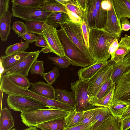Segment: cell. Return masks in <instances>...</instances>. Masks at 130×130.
Returning a JSON list of instances; mask_svg holds the SVG:
<instances>
[{"mask_svg": "<svg viewBox=\"0 0 130 130\" xmlns=\"http://www.w3.org/2000/svg\"><path fill=\"white\" fill-rule=\"evenodd\" d=\"M89 28L88 49L90 55L96 62L107 61L111 56L108 52L110 45L115 39L120 38L103 28Z\"/></svg>", "mask_w": 130, "mask_h": 130, "instance_id": "1", "label": "cell"}, {"mask_svg": "<svg viewBox=\"0 0 130 130\" xmlns=\"http://www.w3.org/2000/svg\"><path fill=\"white\" fill-rule=\"evenodd\" d=\"M0 89L6 94L23 96L40 101L45 104L49 108L66 111L68 108L67 104L56 100L50 99L34 93L29 89L21 88L15 85L5 74L0 77Z\"/></svg>", "mask_w": 130, "mask_h": 130, "instance_id": "2", "label": "cell"}, {"mask_svg": "<svg viewBox=\"0 0 130 130\" xmlns=\"http://www.w3.org/2000/svg\"><path fill=\"white\" fill-rule=\"evenodd\" d=\"M69 111L52 108H44L22 112L20 115L23 124L29 127L51 120L64 118Z\"/></svg>", "mask_w": 130, "mask_h": 130, "instance_id": "3", "label": "cell"}, {"mask_svg": "<svg viewBox=\"0 0 130 130\" xmlns=\"http://www.w3.org/2000/svg\"><path fill=\"white\" fill-rule=\"evenodd\" d=\"M57 32L63 47L65 56L69 59L71 64L85 68L93 64L71 41L62 28L57 30Z\"/></svg>", "mask_w": 130, "mask_h": 130, "instance_id": "4", "label": "cell"}, {"mask_svg": "<svg viewBox=\"0 0 130 130\" xmlns=\"http://www.w3.org/2000/svg\"><path fill=\"white\" fill-rule=\"evenodd\" d=\"M102 0H87V9L84 12L83 20L89 28H103L106 23L107 11L103 9L101 5Z\"/></svg>", "mask_w": 130, "mask_h": 130, "instance_id": "5", "label": "cell"}, {"mask_svg": "<svg viewBox=\"0 0 130 130\" xmlns=\"http://www.w3.org/2000/svg\"><path fill=\"white\" fill-rule=\"evenodd\" d=\"M71 41L82 52L92 64L96 62L90 55L83 38L81 25L75 23L69 19L60 24Z\"/></svg>", "mask_w": 130, "mask_h": 130, "instance_id": "6", "label": "cell"}, {"mask_svg": "<svg viewBox=\"0 0 130 130\" xmlns=\"http://www.w3.org/2000/svg\"><path fill=\"white\" fill-rule=\"evenodd\" d=\"M71 86L74 97V108L76 111L84 112L95 107L89 102L90 96L87 81L79 79L71 83Z\"/></svg>", "mask_w": 130, "mask_h": 130, "instance_id": "7", "label": "cell"}, {"mask_svg": "<svg viewBox=\"0 0 130 130\" xmlns=\"http://www.w3.org/2000/svg\"><path fill=\"white\" fill-rule=\"evenodd\" d=\"M6 101L9 108L21 112L47 107L45 104L40 101L20 95H9Z\"/></svg>", "mask_w": 130, "mask_h": 130, "instance_id": "8", "label": "cell"}, {"mask_svg": "<svg viewBox=\"0 0 130 130\" xmlns=\"http://www.w3.org/2000/svg\"><path fill=\"white\" fill-rule=\"evenodd\" d=\"M100 69L91 78L87 80L88 91L90 98L95 96L102 86L111 78L114 70L113 62L110 60Z\"/></svg>", "mask_w": 130, "mask_h": 130, "instance_id": "9", "label": "cell"}, {"mask_svg": "<svg viewBox=\"0 0 130 130\" xmlns=\"http://www.w3.org/2000/svg\"><path fill=\"white\" fill-rule=\"evenodd\" d=\"M11 13L13 17L20 18L25 21L46 22L52 12L41 8L22 7L12 4Z\"/></svg>", "mask_w": 130, "mask_h": 130, "instance_id": "10", "label": "cell"}, {"mask_svg": "<svg viewBox=\"0 0 130 130\" xmlns=\"http://www.w3.org/2000/svg\"><path fill=\"white\" fill-rule=\"evenodd\" d=\"M114 103L130 105V69L115 82L113 100L111 103Z\"/></svg>", "mask_w": 130, "mask_h": 130, "instance_id": "11", "label": "cell"}, {"mask_svg": "<svg viewBox=\"0 0 130 130\" xmlns=\"http://www.w3.org/2000/svg\"><path fill=\"white\" fill-rule=\"evenodd\" d=\"M56 28L45 22L42 27V35L45 40L48 46L58 56H65L63 47L57 34Z\"/></svg>", "mask_w": 130, "mask_h": 130, "instance_id": "12", "label": "cell"}, {"mask_svg": "<svg viewBox=\"0 0 130 130\" xmlns=\"http://www.w3.org/2000/svg\"><path fill=\"white\" fill-rule=\"evenodd\" d=\"M41 50L29 52L28 55L18 64L5 71L4 74L8 75L17 74L27 77L33 63L37 60Z\"/></svg>", "mask_w": 130, "mask_h": 130, "instance_id": "13", "label": "cell"}, {"mask_svg": "<svg viewBox=\"0 0 130 130\" xmlns=\"http://www.w3.org/2000/svg\"><path fill=\"white\" fill-rule=\"evenodd\" d=\"M112 7L111 9L107 11L106 23L103 29L111 34L117 36L120 38L122 32L120 21L117 16L114 6L113 0H111Z\"/></svg>", "mask_w": 130, "mask_h": 130, "instance_id": "14", "label": "cell"}, {"mask_svg": "<svg viewBox=\"0 0 130 130\" xmlns=\"http://www.w3.org/2000/svg\"><path fill=\"white\" fill-rule=\"evenodd\" d=\"M31 84L29 90L31 91L44 97L56 100V90L52 85L43 81L31 83Z\"/></svg>", "mask_w": 130, "mask_h": 130, "instance_id": "15", "label": "cell"}, {"mask_svg": "<svg viewBox=\"0 0 130 130\" xmlns=\"http://www.w3.org/2000/svg\"><path fill=\"white\" fill-rule=\"evenodd\" d=\"M119 45L117 50L111 56L110 59L116 63L123 61L125 56L130 51V36L125 34L121 38Z\"/></svg>", "mask_w": 130, "mask_h": 130, "instance_id": "16", "label": "cell"}, {"mask_svg": "<svg viewBox=\"0 0 130 130\" xmlns=\"http://www.w3.org/2000/svg\"><path fill=\"white\" fill-rule=\"evenodd\" d=\"M29 53V52L24 51L1 56L0 57V62L2 64L5 71L18 64L24 59Z\"/></svg>", "mask_w": 130, "mask_h": 130, "instance_id": "17", "label": "cell"}, {"mask_svg": "<svg viewBox=\"0 0 130 130\" xmlns=\"http://www.w3.org/2000/svg\"><path fill=\"white\" fill-rule=\"evenodd\" d=\"M114 70L111 78L114 83L130 69V51L125 56L122 61L117 63L114 62Z\"/></svg>", "mask_w": 130, "mask_h": 130, "instance_id": "18", "label": "cell"}, {"mask_svg": "<svg viewBox=\"0 0 130 130\" xmlns=\"http://www.w3.org/2000/svg\"><path fill=\"white\" fill-rule=\"evenodd\" d=\"M108 61L104 62H96L86 67L79 69L77 72L79 79L87 81L91 78Z\"/></svg>", "mask_w": 130, "mask_h": 130, "instance_id": "19", "label": "cell"}, {"mask_svg": "<svg viewBox=\"0 0 130 130\" xmlns=\"http://www.w3.org/2000/svg\"><path fill=\"white\" fill-rule=\"evenodd\" d=\"M12 15L9 10L0 17V37L2 41H6L10 33Z\"/></svg>", "mask_w": 130, "mask_h": 130, "instance_id": "20", "label": "cell"}, {"mask_svg": "<svg viewBox=\"0 0 130 130\" xmlns=\"http://www.w3.org/2000/svg\"><path fill=\"white\" fill-rule=\"evenodd\" d=\"M113 2L119 21L124 17L130 19V0H113Z\"/></svg>", "mask_w": 130, "mask_h": 130, "instance_id": "21", "label": "cell"}, {"mask_svg": "<svg viewBox=\"0 0 130 130\" xmlns=\"http://www.w3.org/2000/svg\"><path fill=\"white\" fill-rule=\"evenodd\" d=\"M14 126V121L11 111L6 107L1 111L0 130H10Z\"/></svg>", "mask_w": 130, "mask_h": 130, "instance_id": "22", "label": "cell"}, {"mask_svg": "<svg viewBox=\"0 0 130 130\" xmlns=\"http://www.w3.org/2000/svg\"><path fill=\"white\" fill-rule=\"evenodd\" d=\"M115 87V85L108 94L101 99L98 98L95 96L90 98L89 103L95 106L108 108L113 101Z\"/></svg>", "mask_w": 130, "mask_h": 130, "instance_id": "23", "label": "cell"}, {"mask_svg": "<svg viewBox=\"0 0 130 130\" xmlns=\"http://www.w3.org/2000/svg\"><path fill=\"white\" fill-rule=\"evenodd\" d=\"M95 130H121V120L112 116L102 123Z\"/></svg>", "mask_w": 130, "mask_h": 130, "instance_id": "24", "label": "cell"}, {"mask_svg": "<svg viewBox=\"0 0 130 130\" xmlns=\"http://www.w3.org/2000/svg\"><path fill=\"white\" fill-rule=\"evenodd\" d=\"M37 128L44 130H63L65 128L64 118L54 120L37 125Z\"/></svg>", "mask_w": 130, "mask_h": 130, "instance_id": "25", "label": "cell"}, {"mask_svg": "<svg viewBox=\"0 0 130 130\" xmlns=\"http://www.w3.org/2000/svg\"><path fill=\"white\" fill-rule=\"evenodd\" d=\"M56 93L57 100L74 107L75 99L73 92L58 89L56 90Z\"/></svg>", "mask_w": 130, "mask_h": 130, "instance_id": "26", "label": "cell"}, {"mask_svg": "<svg viewBox=\"0 0 130 130\" xmlns=\"http://www.w3.org/2000/svg\"><path fill=\"white\" fill-rule=\"evenodd\" d=\"M68 19L67 14L61 12H52L47 17L46 22L48 24L56 28L60 26V24Z\"/></svg>", "mask_w": 130, "mask_h": 130, "instance_id": "27", "label": "cell"}, {"mask_svg": "<svg viewBox=\"0 0 130 130\" xmlns=\"http://www.w3.org/2000/svg\"><path fill=\"white\" fill-rule=\"evenodd\" d=\"M39 7L50 12H61L67 13V10L65 7L55 0H46Z\"/></svg>", "mask_w": 130, "mask_h": 130, "instance_id": "28", "label": "cell"}, {"mask_svg": "<svg viewBox=\"0 0 130 130\" xmlns=\"http://www.w3.org/2000/svg\"><path fill=\"white\" fill-rule=\"evenodd\" d=\"M84 112H78L75 110L69 112L64 118L65 128H68L76 125L82 119Z\"/></svg>", "mask_w": 130, "mask_h": 130, "instance_id": "29", "label": "cell"}, {"mask_svg": "<svg viewBox=\"0 0 130 130\" xmlns=\"http://www.w3.org/2000/svg\"><path fill=\"white\" fill-rule=\"evenodd\" d=\"M6 75L14 84L21 88L28 89L31 85V83L27 78L21 75L13 74Z\"/></svg>", "mask_w": 130, "mask_h": 130, "instance_id": "30", "label": "cell"}, {"mask_svg": "<svg viewBox=\"0 0 130 130\" xmlns=\"http://www.w3.org/2000/svg\"><path fill=\"white\" fill-rule=\"evenodd\" d=\"M112 116L108 108L101 107L99 113L93 121H97L91 130H95L102 123Z\"/></svg>", "mask_w": 130, "mask_h": 130, "instance_id": "31", "label": "cell"}, {"mask_svg": "<svg viewBox=\"0 0 130 130\" xmlns=\"http://www.w3.org/2000/svg\"><path fill=\"white\" fill-rule=\"evenodd\" d=\"M101 107H96L84 111L82 119L77 125L90 123L94 122L93 121L99 113Z\"/></svg>", "mask_w": 130, "mask_h": 130, "instance_id": "32", "label": "cell"}, {"mask_svg": "<svg viewBox=\"0 0 130 130\" xmlns=\"http://www.w3.org/2000/svg\"><path fill=\"white\" fill-rule=\"evenodd\" d=\"M129 105L122 103H111L108 108L113 116L119 117L126 109Z\"/></svg>", "mask_w": 130, "mask_h": 130, "instance_id": "33", "label": "cell"}, {"mask_svg": "<svg viewBox=\"0 0 130 130\" xmlns=\"http://www.w3.org/2000/svg\"><path fill=\"white\" fill-rule=\"evenodd\" d=\"M29 47V43L26 42L16 43L7 47L5 53L6 55H8L17 52H24Z\"/></svg>", "mask_w": 130, "mask_h": 130, "instance_id": "34", "label": "cell"}, {"mask_svg": "<svg viewBox=\"0 0 130 130\" xmlns=\"http://www.w3.org/2000/svg\"><path fill=\"white\" fill-rule=\"evenodd\" d=\"M44 22L37 21H25V24L28 32L38 35H42V27Z\"/></svg>", "mask_w": 130, "mask_h": 130, "instance_id": "35", "label": "cell"}, {"mask_svg": "<svg viewBox=\"0 0 130 130\" xmlns=\"http://www.w3.org/2000/svg\"><path fill=\"white\" fill-rule=\"evenodd\" d=\"M46 0H12V4L22 7H38Z\"/></svg>", "mask_w": 130, "mask_h": 130, "instance_id": "36", "label": "cell"}, {"mask_svg": "<svg viewBox=\"0 0 130 130\" xmlns=\"http://www.w3.org/2000/svg\"><path fill=\"white\" fill-rule=\"evenodd\" d=\"M115 85V83L113 82L111 78L109 79L102 86L95 96L99 99L103 98L110 91Z\"/></svg>", "mask_w": 130, "mask_h": 130, "instance_id": "37", "label": "cell"}, {"mask_svg": "<svg viewBox=\"0 0 130 130\" xmlns=\"http://www.w3.org/2000/svg\"><path fill=\"white\" fill-rule=\"evenodd\" d=\"M48 58L53 62L54 64L58 66L59 68H66L71 64L69 59L65 56L63 57L48 56Z\"/></svg>", "mask_w": 130, "mask_h": 130, "instance_id": "38", "label": "cell"}, {"mask_svg": "<svg viewBox=\"0 0 130 130\" xmlns=\"http://www.w3.org/2000/svg\"><path fill=\"white\" fill-rule=\"evenodd\" d=\"M59 74V69L57 66H56L50 71L44 73L43 75V78L47 84L52 85L56 80Z\"/></svg>", "mask_w": 130, "mask_h": 130, "instance_id": "39", "label": "cell"}, {"mask_svg": "<svg viewBox=\"0 0 130 130\" xmlns=\"http://www.w3.org/2000/svg\"><path fill=\"white\" fill-rule=\"evenodd\" d=\"M12 28L18 37H21L23 34L28 32L25 24L19 21L13 23Z\"/></svg>", "mask_w": 130, "mask_h": 130, "instance_id": "40", "label": "cell"}, {"mask_svg": "<svg viewBox=\"0 0 130 130\" xmlns=\"http://www.w3.org/2000/svg\"><path fill=\"white\" fill-rule=\"evenodd\" d=\"M64 7L67 9L76 13L83 20L84 13L78 7L76 0H69L68 3Z\"/></svg>", "mask_w": 130, "mask_h": 130, "instance_id": "41", "label": "cell"}, {"mask_svg": "<svg viewBox=\"0 0 130 130\" xmlns=\"http://www.w3.org/2000/svg\"><path fill=\"white\" fill-rule=\"evenodd\" d=\"M44 62L43 61L36 60L33 64L30 69V73L32 74H36L43 76L44 73L43 67Z\"/></svg>", "mask_w": 130, "mask_h": 130, "instance_id": "42", "label": "cell"}, {"mask_svg": "<svg viewBox=\"0 0 130 130\" xmlns=\"http://www.w3.org/2000/svg\"><path fill=\"white\" fill-rule=\"evenodd\" d=\"M82 33L87 47H89V28L87 23L84 20L81 25Z\"/></svg>", "mask_w": 130, "mask_h": 130, "instance_id": "43", "label": "cell"}, {"mask_svg": "<svg viewBox=\"0 0 130 130\" xmlns=\"http://www.w3.org/2000/svg\"><path fill=\"white\" fill-rule=\"evenodd\" d=\"M97 121L86 124L77 125L68 128H64L63 130H91L93 125Z\"/></svg>", "mask_w": 130, "mask_h": 130, "instance_id": "44", "label": "cell"}, {"mask_svg": "<svg viewBox=\"0 0 130 130\" xmlns=\"http://www.w3.org/2000/svg\"><path fill=\"white\" fill-rule=\"evenodd\" d=\"M68 18L72 22L75 23L82 24L83 20L76 13L67 9Z\"/></svg>", "mask_w": 130, "mask_h": 130, "instance_id": "45", "label": "cell"}, {"mask_svg": "<svg viewBox=\"0 0 130 130\" xmlns=\"http://www.w3.org/2000/svg\"><path fill=\"white\" fill-rule=\"evenodd\" d=\"M38 36L34 34L29 32L23 34L21 37L28 43H31L36 42Z\"/></svg>", "mask_w": 130, "mask_h": 130, "instance_id": "46", "label": "cell"}, {"mask_svg": "<svg viewBox=\"0 0 130 130\" xmlns=\"http://www.w3.org/2000/svg\"><path fill=\"white\" fill-rule=\"evenodd\" d=\"M10 0H0V17L9 10Z\"/></svg>", "mask_w": 130, "mask_h": 130, "instance_id": "47", "label": "cell"}, {"mask_svg": "<svg viewBox=\"0 0 130 130\" xmlns=\"http://www.w3.org/2000/svg\"><path fill=\"white\" fill-rule=\"evenodd\" d=\"M120 24L122 31H128L130 29V22L128 18L124 17L120 19Z\"/></svg>", "mask_w": 130, "mask_h": 130, "instance_id": "48", "label": "cell"}, {"mask_svg": "<svg viewBox=\"0 0 130 130\" xmlns=\"http://www.w3.org/2000/svg\"><path fill=\"white\" fill-rule=\"evenodd\" d=\"M119 38L115 39L110 45L108 52L111 56L113 55L117 51L119 47Z\"/></svg>", "mask_w": 130, "mask_h": 130, "instance_id": "49", "label": "cell"}, {"mask_svg": "<svg viewBox=\"0 0 130 130\" xmlns=\"http://www.w3.org/2000/svg\"><path fill=\"white\" fill-rule=\"evenodd\" d=\"M35 44L36 46L40 47H44L48 46L44 37L42 35H38Z\"/></svg>", "mask_w": 130, "mask_h": 130, "instance_id": "50", "label": "cell"}, {"mask_svg": "<svg viewBox=\"0 0 130 130\" xmlns=\"http://www.w3.org/2000/svg\"><path fill=\"white\" fill-rule=\"evenodd\" d=\"M102 8L107 11L111 9L112 7L111 0H102L101 3Z\"/></svg>", "mask_w": 130, "mask_h": 130, "instance_id": "51", "label": "cell"}, {"mask_svg": "<svg viewBox=\"0 0 130 130\" xmlns=\"http://www.w3.org/2000/svg\"><path fill=\"white\" fill-rule=\"evenodd\" d=\"M121 130H127L130 128V117L121 120Z\"/></svg>", "mask_w": 130, "mask_h": 130, "instance_id": "52", "label": "cell"}, {"mask_svg": "<svg viewBox=\"0 0 130 130\" xmlns=\"http://www.w3.org/2000/svg\"><path fill=\"white\" fill-rule=\"evenodd\" d=\"M76 1L78 7L85 12L87 9V0H77Z\"/></svg>", "mask_w": 130, "mask_h": 130, "instance_id": "53", "label": "cell"}, {"mask_svg": "<svg viewBox=\"0 0 130 130\" xmlns=\"http://www.w3.org/2000/svg\"><path fill=\"white\" fill-rule=\"evenodd\" d=\"M130 117V105H129L127 108L119 117L121 120Z\"/></svg>", "mask_w": 130, "mask_h": 130, "instance_id": "54", "label": "cell"}, {"mask_svg": "<svg viewBox=\"0 0 130 130\" xmlns=\"http://www.w3.org/2000/svg\"><path fill=\"white\" fill-rule=\"evenodd\" d=\"M41 51L44 53L52 52L51 50L48 46L42 48Z\"/></svg>", "mask_w": 130, "mask_h": 130, "instance_id": "55", "label": "cell"}, {"mask_svg": "<svg viewBox=\"0 0 130 130\" xmlns=\"http://www.w3.org/2000/svg\"><path fill=\"white\" fill-rule=\"evenodd\" d=\"M64 6L67 4L69 0H55Z\"/></svg>", "mask_w": 130, "mask_h": 130, "instance_id": "56", "label": "cell"}, {"mask_svg": "<svg viewBox=\"0 0 130 130\" xmlns=\"http://www.w3.org/2000/svg\"><path fill=\"white\" fill-rule=\"evenodd\" d=\"M22 130H40L38 128L35 127H30L28 128H26Z\"/></svg>", "mask_w": 130, "mask_h": 130, "instance_id": "57", "label": "cell"}, {"mask_svg": "<svg viewBox=\"0 0 130 130\" xmlns=\"http://www.w3.org/2000/svg\"><path fill=\"white\" fill-rule=\"evenodd\" d=\"M11 130H17V129H15L14 128Z\"/></svg>", "mask_w": 130, "mask_h": 130, "instance_id": "58", "label": "cell"}, {"mask_svg": "<svg viewBox=\"0 0 130 130\" xmlns=\"http://www.w3.org/2000/svg\"></svg>", "mask_w": 130, "mask_h": 130, "instance_id": "59", "label": "cell"}]
</instances>
